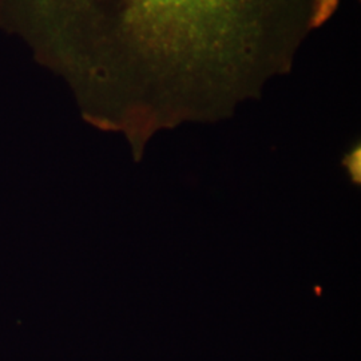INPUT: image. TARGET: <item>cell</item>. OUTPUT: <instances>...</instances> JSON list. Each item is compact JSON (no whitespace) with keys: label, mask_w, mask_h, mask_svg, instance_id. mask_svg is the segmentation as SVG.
<instances>
[{"label":"cell","mask_w":361,"mask_h":361,"mask_svg":"<svg viewBox=\"0 0 361 361\" xmlns=\"http://www.w3.org/2000/svg\"><path fill=\"white\" fill-rule=\"evenodd\" d=\"M340 0H316L312 13V28L313 31L323 27L331 16L336 13Z\"/></svg>","instance_id":"2"},{"label":"cell","mask_w":361,"mask_h":361,"mask_svg":"<svg viewBox=\"0 0 361 361\" xmlns=\"http://www.w3.org/2000/svg\"><path fill=\"white\" fill-rule=\"evenodd\" d=\"M316 0H0V26L134 146L225 116L290 74Z\"/></svg>","instance_id":"1"}]
</instances>
